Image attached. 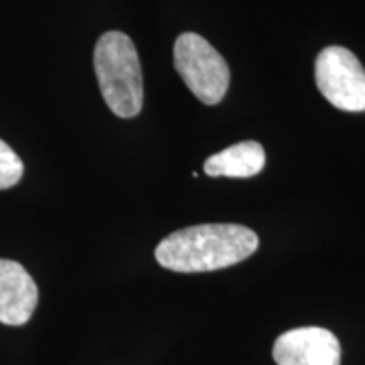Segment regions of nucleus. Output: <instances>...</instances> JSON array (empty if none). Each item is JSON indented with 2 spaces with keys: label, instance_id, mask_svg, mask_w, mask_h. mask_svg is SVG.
<instances>
[{
  "label": "nucleus",
  "instance_id": "f257e3e1",
  "mask_svg": "<svg viewBox=\"0 0 365 365\" xmlns=\"http://www.w3.org/2000/svg\"><path fill=\"white\" fill-rule=\"evenodd\" d=\"M257 247L259 237L247 227L205 223L163 239L156 247V261L175 272H208L245 261Z\"/></svg>",
  "mask_w": 365,
  "mask_h": 365
},
{
  "label": "nucleus",
  "instance_id": "f03ea898",
  "mask_svg": "<svg viewBox=\"0 0 365 365\" xmlns=\"http://www.w3.org/2000/svg\"><path fill=\"white\" fill-rule=\"evenodd\" d=\"M93 66L107 107L122 118L139 115L144 102L143 70L129 36L118 31L100 36L95 46Z\"/></svg>",
  "mask_w": 365,
  "mask_h": 365
},
{
  "label": "nucleus",
  "instance_id": "7ed1b4c3",
  "mask_svg": "<svg viewBox=\"0 0 365 365\" xmlns=\"http://www.w3.org/2000/svg\"><path fill=\"white\" fill-rule=\"evenodd\" d=\"M175 68L200 102L220 103L230 83V70L220 53L195 33H182L175 43Z\"/></svg>",
  "mask_w": 365,
  "mask_h": 365
},
{
  "label": "nucleus",
  "instance_id": "20e7f679",
  "mask_svg": "<svg viewBox=\"0 0 365 365\" xmlns=\"http://www.w3.org/2000/svg\"><path fill=\"white\" fill-rule=\"evenodd\" d=\"M318 90L333 107L344 112H365V70L344 46H328L314 63Z\"/></svg>",
  "mask_w": 365,
  "mask_h": 365
},
{
  "label": "nucleus",
  "instance_id": "39448f33",
  "mask_svg": "<svg viewBox=\"0 0 365 365\" xmlns=\"http://www.w3.org/2000/svg\"><path fill=\"white\" fill-rule=\"evenodd\" d=\"M272 357L277 365H340L341 346L327 328L303 327L277 336Z\"/></svg>",
  "mask_w": 365,
  "mask_h": 365
},
{
  "label": "nucleus",
  "instance_id": "423d86ee",
  "mask_svg": "<svg viewBox=\"0 0 365 365\" xmlns=\"http://www.w3.org/2000/svg\"><path fill=\"white\" fill-rule=\"evenodd\" d=\"M38 286L19 262L0 259V323L26 325L38 307Z\"/></svg>",
  "mask_w": 365,
  "mask_h": 365
},
{
  "label": "nucleus",
  "instance_id": "0eeeda50",
  "mask_svg": "<svg viewBox=\"0 0 365 365\" xmlns=\"http://www.w3.org/2000/svg\"><path fill=\"white\" fill-rule=\"evenodd\" d=\"M266 164L264 148L255 140H244L220 153L210 156L205 161V173L212 178H250L259 175Z\"/></svg>",
  "mask_w": 365,
  "mask_h": 365
},
{
  "label": "nucleus",
  "instance_id": "6e6552de",
  "mask_svg": "<svg viewBox=\"0 0 365 365\" xmlns=\"http://www.w3.org/2000/svg\"><path fill=\"white\" fill-rule=\"evenodd\" d=\"M24 175V164L9 144L0 139V190L16 186Z\"/></svg>",
  "mask_w": 365,
  "mask_h": 365
}]
</instances>
